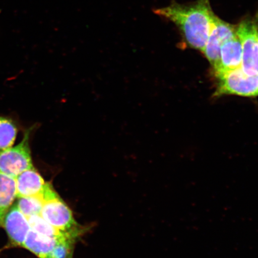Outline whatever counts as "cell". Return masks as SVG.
<instances>
[{
  "label": "cell",
  "mask_w": 258,
  "mask_h": 258,
  "mask_svg": "<svg viewBox=\"0 0 258 258\" xmlns=\"http://www.w3.org/2000/svg\"><path fill=\"white\" fill-rule=\"evenodd\" d=\"M153 13L175 24L186 44L203 53L215 16L211 0H197L189 4L173 1L166 7L153 9Z\"/></svg>",
  "instance_id": "6da1fadb"
},
{
  "label": "cell",
  "mask_w": 258,
  "mask_h": 258,
  "mask_svg": "<svg viewBox=\"0 0 258 258\" xmlns=\"http://www.w3.org/2000/svg\"><path fill=\"white\" fill-rule=\"evenodd\" d=\"M218 80L216 96H258V74L249 75L241 67L227 72L215 74Z\"/></svg>",
  "instance_id": "7a4b0ae2"
},
{
  "label": "cell",
  "mask_w": 258,
  "mask_h": 258,
  "mask_svg": "<svg viewBox=\"0 0 258 258\" xmlns=\"http://www.w3.org/2000/svg\"><path fill=\"white\" fill-rule=\"evenodd\" d=\"M40 215L66 236L77 238L84 230L74 219L72 210L59 196L44 202Z\"/></svg>",
  "instance_id": "3957f363"
},
{
  "label": "cell",
  "mask_w": 258,
  "mask_h": 258,
  "mask_svg": "<svg viewBox=\"0 0 258 258\" xmlns=\"http://www.w3.org/2000/svg\"><path fill=\"white\" fill-rule=\"evenodd\" d=\"M32 128L25 131L20 143L0 151V172L16 178L25 170L34 168L30 140Z\"/></svg>",
  "instance_id": "277c9868"
},
{
  "label": "cell",
  "mask_w": 258,
  "mask_h": 258,
  "mask_svg": "<svg viewBox=\"0 0 258 258\" xmlns=\"http://www.w3.org/2000/svg\"><path fill=\"white\" fill-rule=\"evenodd\" d=\"M236 34L242 47L241 68L249 75L258 74L256 24L253 16L244 18L237 25Z\"/></svg>",
  "instance_id": "5b68a950"
},
{
  "label": "cell",
  "mask_w": 258,
  "mask_h": 258,
  "mask_svg": "<svg viewBox=\"0 0 258 258\" xmlns=\"http://www.w3.org/2000/svg\"><path fill=\"white\" fill-rule=\"evenodd\" d=\"M236 30L237 25L228 23L215 15L207 43L203 51L214 71L219 66L222 45L236 36Z\"/></svg>",
  "instance_id": "8992f818"
},
{
  "label": "cell",
  "mask_w": 258,
  "mask_h": 258,
  "mask_svg": "<svg viewBox=\"0 0 258 258\" xmlns=\"http://www.w3.org/2000/svg\"><path fill=\"white\" fill-rule=\"evenodd\" d=\"M3 226L11 243L15 246L22 247L31 228L27 218L19 211L17 206L15 205L10 208L5 216Z\"/></svg>",
  "instance_id": "52a82bcc"
},
{
  "label": "cell",
  "mask_w": 258,
  "mask_h": 258,
  "mask_svg": "<svg viewBox=\"0 0 258 258\" xmlns=\"http://www.w3.org/2000/svg\"><path fill=\"white\" fill-rule=\"evenodd\" d=\"M15 179L17 198L40 195L47 184L34 167L24 171Z\"/></svg>",
  "instance_id": "ba28073f"
},
{
  "label": "cell",
  "mask_w": 258,
  "mask_h": 258,
  "mask_svg": "<svg viewBox=\"0 0 258 258\" xmlns=\"http://www.w3.org/2000/svg\"><path fill=\"white\" fill-rule=\"evenodd\" d=\"M242 57L243 53L241 42L236 35L222 45L219 66L217 69L214 71L215 74L241 67Z\"/></svg>",
  "instance_id": "9c48e42d"
},
{
  "label": "cell",
  "mask_w": 258,
  "mask_h": 258,
  "mask_svg": "<svg viewBox=\"0 0 258 258\" xmlns=\"http://www.w3.org/2000/svg\"><path fill=\"white\" fill-rule=\"evenodd\" d=\"M59 239L46 236L31 229L22 247L31 251L39 258H46Z\"/></svg>",
  "instance_id": "30bf717a"
},
{
  "label": "cell",
  "mask_w": 258,
  "mask_h": 258,
  "mask_svg": "<svg viewBox=\"0 0 258 258\" xmlns=\"http://www.w3.org/2000/svg\"><path fill=\"white\" fill-rule=\"evenodd\" d=\"M16 198L15 178L0 172V227Z\"/></svg>",
  "instance_id": "8fae6325"
},
{
  "label": "cell",
  "mask_w": 258,
  "mask_h": 258,
  "mask_svg": "<svg viewBox=\"0 0 258 258\" xmlns=\"http://www.w3.org/2000/svg\"><path fill=\"white\" fill-rule=\"evenodd\" d=\"M47 184L44 191L40 195L18 198V202L16 205L26 217L40 215L42 208L47 198L46 192Z\"/></svg>",
  "instance_id": "7c38bea8"
},
{
  "label": "cell",
  "mask_w": 258,
  "mask_h": 258,
  "mask_svg": "<svg viewBox=\"0 0 258 258\" xmlns=\"http://www.w3.org/2000/svg\"><path fill=\"white\" fill-rule=\"evenodd\" d=\"M17 134L18 128L15 122L0 116V151L13 147Z\"/></svg>",
  "instance_id": "4fadbf2b"
},
{
  "label": "cell",
  "mask_w": 258,
  "mask_h": 258,
  "mask_svg": "<svg viewBox=\"0 0 258 258\" xmlns=\"http://www.w3.org/2000/svg\"><path fill=\"white\" fill-rule=\"evenodd\" d=\"M27 219L32 230L37 232L38 233L46 235L47 237L57 238V239L66 236V235H63L60 231L56 230V228H54L53 226L48 224L46 220H44L41 217L40 215L31 216V217H27Z\"/></svg>",
  "instance_id": "5bb4252c"
},
{
  "label": "cell",
  "mask_w": 258,
  "mask_h": 258,
  "mask_svg": "<svg viewBox=\"0 0 258 258\" xmlns=\"http://www.w3.org/2000/svg\"><path fill=\"white\" fill-rule=\"evenodd\" d=\"M76 239V238L68 236L60 238L46 258H73Z\"/></svg>",
  "instance_id": "9a60e30c"
},
{
  "label": "cell",
  "mask_w": 258,
  "mask_h": 258,
  "mask_svg": "<svg viewBox=\"0 0 258 258\" xmlns=\"http://www.w3.org/2000/svg\"><path fill=\"white\" fill-rule=\"evenodd\" d=\"M254 20H255L256 24V41L257 47V52L258 56V13L255 15H254Z\"/></svg>",
  "instance_id": "2e32d148"
}]
</instances>
